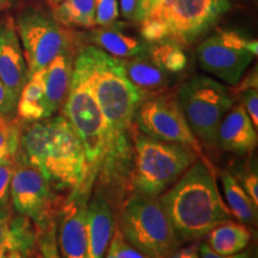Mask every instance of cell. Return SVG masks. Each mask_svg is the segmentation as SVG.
<instances>
[{
    "label": "cell",
    "mask_w": 258,
    "mask_h": 258,
    "mask_svg": "<svg viewBox=\"0 0 258 258\" xmlns=\"http://www.w3.org/2000/svg\"><path fill=\"white\" fill-rule=\"evenodd\" d=\"M78 55L88 70L105 122V157L95 185L96 192L104 195L112 206L118 207L129 195L134 115L147 93L128 79L121 59L95 46L82 48Z\"/></svg>",
    "instance_id": "cell-1"
},
{
    "label": "cell",
    "mask_w": 258,
    "mask_h": 258,
    "mask_svg": "<svg viewBox=\"0 0 258 258\" xmlns=\"http://www.w3.org/2000/svg\"><path fill=\"white\" fill-rule=\"evenodd\" d=\"M16 156L40 171L54 189L77 192L83 184L85 175L83 148L63 115L31 122L21 131Z\"/></svg>",
    "instance_id": "cell-2"
},
{
    "label": "cell",
    "mask_w": 258,
    "mask_h": 258,
    "mask_svg": "<svg viewBox=\"0 0 258 258\" xmlns=\"http://www.w3.org/2000/svg\"><path fill=\"white\" fill-rule=\"evenodd\" d=\"M158 200L182 243L205 238L214 227L232 220L205 158H199Z\"/></svg>",
    "instance_id": "cell-3"
},
{
    "label": "cell",
    "mask_w": 258,
    "mask_h": 258,
    "mask_svg": "<svg viewBox=\"0 0 258 258\" xmlns=\"http://www.w3.org/2000/svg\"><path fill=\"white\" fill-rule=\"evenodd\" d=\"M63 116L70 121L85 159L83 184L72 196L90 200L105 157V122L93 93L85 63L79 55L73 61V73L69 95L63 105Z\"/></svg>",
    "instance_id": "cell-4"
},
{
    "label": "cell",
    "mask_w": 258,
    "mask_h": 258,
    "mask_svg": "<svg viewBox=\"0 0 258 258\" xmlns=\"http://www.w3.org/2000/svg\"><path fill=\"white\" fill-rule=\"evenodd\" d=\"M133 163L129 192L157 199L170 189L199 158L185 145L157 140L133 127Z\"/></svg>",
    "instance_id": "cell-5"
},
{
    "label": "cell",
    "mask_w": 258,
    "mask_h": 258,
    "mask_svg": "<svg viewBox=\"0 0 258 258\" xmlns=\"http://www.w3.org/2000/svg\"><path fill=\"white\" fill-rule=\"evenodd\" d=\"M231 9L228 0H170L157 14L139 23L145 41L192 44Z\"/></svg>",
    "instance_id": "cell-6"
},
{
    "label": "cell",
    "mask_w": 258,
    "mask_h": 258,
    "mask_svg": "<svg viewBox=\"0 0 258 258\" xmlns=\"http://www.w3.org/2000/svg\"><path fill=\"white\" fill-rule=\"evenodd\" d=\"M123 239L150 258H170L182 240L159 200L131 192L118 206Z\"/></svg>",
    "instance_id": "cell-7"
},
{
    "label": "cell",
    "mask_w": 258,
    "mask_h": 258,
    "mask_svg": "<svg viewBox=\"0 0 258 258\" xmlns=\"http://www.w3.org/2000/svg\"><path fill=\"white\" fill-rule=\"evenodd\" d=\"M176 97L200 144L215 146L219 124L234 104L227 86L211 77L196 74L180 85Z\"/></svg>",
    "instance_id": "cell-8"
},
{
    "label": "cell",
    "mask_w": 258,
    "mask_h": 258,
    "mask_svg": "<svg viewBox=\"0 0 258 258\" xmlns=\"http://www.w3.org/2000/svg\"><path fill=\"white\" fill-rule=\"evenodd\" d=\"M16 30L28 64L29 76L41 71L70 49L71 37L53 15L37 8L22 11L15 19Z\"/></svg>",
    "instance_id": "cell-9"
},
{
    "label": "cell",
    "mask_w": 258,
    "mask_h": 258,
    "mask_svg": "<svg viewBox=\"0 0 258 258\" xmlns=\"http://www.w3.org/2000/svg\"><path fill=\"white\" fill-rule=\"evenodd\" d=\"M258 43L234 30H220L206 38L196 50L201 70L235 86L257 56Z\"/></svg>",
    "instance_id": "cell-10"
},
{
    "label": "cell",
    "mask_w": 258,
    "mask_h": 258,
    "mask_svg": "<svg viewBox=\"0 0 258 258\" xmlns=\"http://www.w3.org/2000/svg\"><path fill=\"white\" fill-rule=\"evenodd\" d=\"M53 189L40 171L17 156L15 157L10 199L16 212L28 218L37 233L55 221L62 205Z\"/></svg>",
    "instance_id": "cell-11"
},
{
    "label": "cell",
    "mask_w": 258,
    "mask_h": 258,
    "mask_svg": "<svg viewBox=\"0 0 258 258\" xmlns=\"http://www.w3.org/2000/svg\"><path fill=\"white\" fill-rule=\"evenodd\" d=\"M133 124L135 129L147 137L185 145L202 156L201 144L190 129L176 96L145 97L135 111Z\"/></svg>",
    "instance_id": "cell-12"
},
{
    "label": "cell",
    "mask_w": 258,
    "mask_h": 258,
    "mask_svg": "<svg viewBox=\"0 0 258 258\" xmlns=\"http://www.w3.org/2000/svg\"><path fill=\"white\" fill-rule=\"evenodd\" d=\"M89 200L69 195L55 218L56 245L61 258H88Z\"/></svg>",
    "instance_id": "cell-13"
},
{
    "label": "cell",
    "mask_w": 258,
    "mask_h": 258,
    "mask_svg": "<svg viewBox=\"0 0 258 258\" xmlns=\"http://www.w3.org/2000/svg\"><path fill=\"white\" fill-rule=\"evenodd\" d=\"M28 78V64L15 19L8 17L0 23V80L16 103Z\"/></svg>",
    "instance_id": "cell-14"
},
{
    "label": "cell",
    "mask_w": 258,
    "mask_h": 258,
    "mask_svg": "<svg viewBox=\"0 0 258 258\" xmlns=\"http://www.w3.org/2000/svg\"><path fill=\"white\" fill-rule=\"evenodd\" d=\"M257 128L240 104L232 105L219 124L215 146L233 154L251 153L257 146Z\"/></svg>",
    "instance_id": "cell-15"
},
{
    "label": "cell",
    "mask_w": 258,
    "mask_h": 258,
    "mask_svg": "<svg viewBox=\"0 0 258 258\" xmlns=\"http://www.w3.org/2000/svg\"><path fill=\"white\" fill-rule=\"evenodd\" d=\"M88 258H104L115 232L114 206L102 194L89 200Z\"/></svg>",
    "instance_id": "cell-16"
},
{
    "label": "cell",
    "mask_w": 258,
    "mask_h": 258,
    "mask_svg": "<svg viewBox=\"0 0 258 258\" xmlns=\"http://www.w3.org/2000/svg\"><path fill=\"white\" fill-rule=\"evenodd\" d=\"M89 40L92 46L121 60L146 55L150 48V42L145 41L141 35L129 34L117 21L106 27L93 29L90 31Z\"/></svg>",
    "instance_id": "cell-17"
},
{
    "label": "cell",
    "mask_w": 258,
    "mask_h": 258,
    "mask_svg": "<svg viewBox=\"0 0 258 258\" xmlns=\"http://www.w3.org/2000/svg\"><path fill=\"white\" fill-rule=\"evenodd\" d=\"M73 73V60L70 50L57 55L44 69V99L46 118L51 117L62 108L69 95Z\"/></svg>",
    "instance_id": "cell-18"
},
{
    "label": "cell",
    "mask_w": 258,
    "mask_h": 258,
    "mask_svg": "<svg viewBox=\"0 0 258 258\" xmlns=\"http://www.w3.org/2000/svg\"><path fill=\"white\" fill-rule=\"evenodd\" d=\"M37 246V232L23 215L12 218L5 239L0 243V258H30Z\"/></svg>",
    "instance_id": "cell-19"
},
{
    "label": "cell",
    "mask_w": 258,
    "mask_h": 258,
    "mask_svg": "<svg viewBox=\"0 0 258 258\" xmlns=\"http://www.w3.org/2000/svg\"><path fill=\"white\" fill-rule=\"evenodd\" d=\"M122 63L128 79L144 92L158 91L170 83L171 74L153 62L147 54L122 60Z\"/></svg>",
    "instance_id": "cell-20"
},
{
    "label": "cell",
    "mask_w": 258,
    "mask_h": 258,
    "mask_svg": "<svg viewBox=\"0 0 258 258\" xmlns=\"http://www.w3.org/2000/svg\"><path fill=\"white\" fill-rule=\"evenodd\" d=\"M207 237V245L221 256H231L244 251L251 240V230L240 222L227 221L217 226Z\"/></svg>",
    "instance_id": "cell-21"
},
{
    "label": "cell",
    "mask_w": 258,
    "mask_h": 258,
    "mask_svg": "<svg viewBox=\"0 0 258 258\" xmlns=\"http://www.w3.org/2000/svg\"><path fill=\"white\" fill-rule=\"evenodd\" d=\"M16 110L21 120L36 122L46 118L44 99V69L32 73L18 97Z\"/></svg>",
    "instance_id": "cell-22"
},
{
    "label": "cell",
    "mask_w": 258,
    "mask_h": 258,
    "mask_svg": "<svg viewBox=\"0 0 258 258\" xmlns=\"http://www.w3.org/2000/svg\"><path fill=\"white\" fill-rule=\"evenodd\" d=\"M219 176H220L226 202H227L226 206L232 217L237 219L240 224L256 225L258 206L254 205L247 192L231 172L222 170Z\"/></svg>",
    "instance_id": "cell-23"
},
{
    "label": "cell",
    "mask_w": 258,
    "mask_h": 258,
    "mask_svg": "<svg viewBox=\"0 0 258 258\" xmlns=\"http://www.w3.org/2000/svg\"><path fill=\"white\" fill-rule=\"evenodd\" d=\"M54 17L64 27H96L95 0H62L57 4Z\"/></svg>",
    "instance_id": "cell-24"
},
{
    "label": "cell",
    "mask_w": 258,
    "mask_h": 258,
    "mask_svg": "<svg viewBox=\"0 0 258 258\" xmlns=\"http://www.w3.org/2000/svg\"><path fill=\"white\" fill-rule=\"evenodd\" d=\"M147 56L170 74L182 72L188 63V57L183 47L172 41L150 43Z\"/></svg>",
    "instance_id": "cell-25"
},
{
    "label": "cell",
    "mask_w": 258,
    "mask_h": 258,
    "mask_svg": "<svg viewBox=\"0 0 258 258\" xmlns=\"http://www.w3.org/2000/svg\"><path fill=\"white\" fill-rule=\"evenodd\" d=\"M21 131V127L9 118L0 124V161L16 157Z\"/></svg>",
    "instance_id": "cell-26"
},
{
    "label": "cell",
    "mask_w": 258,
    "mask_h": 258,
    "mask_svg": "<svg viewBox=\"0 0 258 258\" xmlns=\"http://www.w3.org/2000/svg\"><path fill=\"white\" fill-rule=\"evenodd\" d=\"M96 27H106L120 17L118 0H95Z\"/></svg>",
    "instance_id": "cell-27"
},
{
    "label": "cell",
    "mask_w": 258,
    "mask_h": 258,
    "mask_svg": "<svg viewBox=\"0 0 258 258\" xmlns=\"http://www.w3.org/2000/svg\"><path fill=\"white\" fill-rule=\"evenodd\" d=\"M37 246L41 258H61L56 245L55 221L41 233H37Z\"/></svg>",
    "instance_id": "cell-28"
},
{
    "label": "cell",
    "mask_w": 258,
    "mask_h": 258,
    "mask_svg": "<svg viewBox=\"0 0 258 258\" xmlns=\"http://www.w3.org/2000/svg\"><path fill=\"white\" fill-rule=\"evenodd\" d=\"M15 170V158L0 161V207H8L11 179Z\"/></svg>",
    "instance_id": "cell-29"
},
{
    "label": "cell",
    "mask_w": 258,
    "mask_h": 258,
    "mask_svg": "<svg viewBox=\"0 0 258 258\" xmlns=\"http://www.w3.org/2000/svg\"><path fill=\"white\" fill-rule=\"evenodd\" d=\"M239 184L243 186L247 195L250 196L254 205L258 206V173H257V166H250L249 169H245L240 171L237 176Z\"/></svg>",
    "instance_id": "cell-30"
},
{
    "label": "cell",
    "mask_w": 258,
    "mask_h": 258,
    "mask_svg": "<svg viewBox=\"0 0 258 258\" xmlns=\"http://www.w3.org/2000/svg\"><path fill=\"white\" fill-rule=\"evenodd\" d=\"M241 106L246 111L254 128L258 127V90L257 88H249L240 91Z\"/></svg>",
    "instance_id": "cell-31"
},
{
    "label": "cell",
    "mask_w": 258,
    "mask_h": 258,
    "mask_svg": "<svg viewBox=\"0 0 258 258\" xmlns=\"http://www.w3.org/2000/svg\"><path fill=\"white\" fill-rule=\"evenodd\" d=\"M111 243L114 244L117 258H150L145 253L141 252V251L135 249L134 246H132L131 244H128L127 241L123 239V237H122V234L120 233L117 227H115Z\"/></svg>",
    "instance_id": "cell-32"
},
{
    "label": "cell",
    "mask_w": 258,
    "mask_h": 258,
    "mask_svg": "<svg viewBox=\"0 0 258 258\" xmlns=\"http://www.w3.org/2000/svg\"><path fill=\"white\" fill-rule=\"evenodd\" d=\"M169 2L170 0H139V8L135 23H141L145 19L157 14Z\"/></svg>",
    "instance_id": "cell-33"
},
{
    "label": "cell",
    "mask_w": 258,
    "mask_h": 258,
    "mask_svg": "<svg viewBox=\"0 0 258 258\" xmlns=\"http://www.w3.org/2000/svg\"><path fill=\"white\" fill-rule=\"evenodd\" d=\"M139 8V0H118L120 15L125 21L135 22Z\"/></svg>",
    "instance_id": "cell-34"
},
{
    "label": "cell",
    "mask_w": 258,
    "mask_h": 258,
    "mask_svg": "<svg viewBox=\"0 0 258 258\" xmlns=\"http://www.w3.org/2000/svg\"><path fill=\"white\" fill-rule=\"evenodd\" d=\"M199 252L201 258H252V254H251L250 251L245 250L241 251L239 253L231 254V256H221V254L214 252V251L208 246L207 243H200Z\"/></svg>",
    "instance_id": "cell-35"
},
{
    "label": "cell",
    "mask_w": 258,
    "mask_h": 258,
    "mask_svg": "<svg viewBox=\"0 0 258 258\" xmlns=\"http://www.w3.org/2000/svg\"><path fill=\"white\" fill-rule=\"evenodd\" d=\"M16 105H17V103L10 97L4 85H3L2 80H0V112H3L6 116L11 115L16 110Z\"/></svg>",
    "instance_id": "cell-36"
},
{
    "label": "cell",
    "mask_w": 258,
    "mask_h": 258,
    "mask_svg": "<svg viewBox=\"0 0 258 258\" xmlns=\"http://www.w3.org/2000/svg\"><path fill=\"white\" fill-rule=\"evenodd\" d=\"M200 243L195 240L194 243L186 246L182 247V249H177L175 252L171 254L170 258H201L199 252Z\"/></svg>",
    "instance_id": "cell-37"
},
{
    "label": "cell",
    "mask_w": 258,
    "mask_h": 258,
    "mask_svg": "<svg viewBox=\"0 0 258 258\" xmlns=\"http://www.w3.org/2000/svg\"><path fill=\"white\" fill-rule=\"evenodd\" d=\"M12 215L8 207H0V243L5 239L10 230V225H11Z\"/></svg>",
    "instance_id": "cell-38"
},
{
    "label": "cell",
    "mask_w": 258,
    "mask_h": 258,
    "mask_svg": "<svg viewBox=\"0 0 258 258\" xmlns=\"http://www.w3.org/2000/svg\"><path fill=\"white\" fill-rule=\"evenodd\" d=\"M104 258H117V254H116V251H115V246L111 241H110V245H109L108 250H106Z\"/></svg>",
    "instance_id": "cell-39"
},
{
    "label": "cell",
    "mask_w": 258,
    "mask_h": 258,
    "mask_svg": "<svg viewBox=\"0 0 258 258\" xmlns=\"http://www.w3.org/2000/svg\"><path fill=\"white\" fill-rule=\"evenodd\" d=\"M15 2H17V0H0V6L12 4V3H15Z\"/></svg>",
    "instance_id": "cell-40"
},
{
    "label": "cell",
    "mask_w": 258,
    "mask_h": 258,
    "mask_svg": "<svg viewBox=\"0 0 258 258\" xmlns=\"http://www.w3.org/2000/svg\"><path fill=\"white\" fill-rule=\"evenodd\" d=\"M6 120H8V116L3 114V112H0V124H2L3 122H5Z\"/></svg>",
    "instance_id": "cell-41"
},
{
    "label": "cell",
    "mask_w": 258,
    "mask_h": 258,
    "mask_svg": "<svg viewBox=\"0 0 258 258\" xmlns=\"http://www.w3.org/2000/svg\"><path fill=\"white\" fill-rule=\"evenodd\" d=\"M48 2L51 3V4H55V5H57V4H60V3L62 2V0H48Z\"/></svg>",
    "instance_id": "cell-42"
},
{
    "label": "cell",
    "mask_w": 258,
    "mask_h": 258,
    "mask_svg": "<svg viewBox=\"0 0 258 258\" xmlns=\"http://www.w3.org/2000/svg\"><path fill=\"white\" fill-rule=\"evenodd\" d=\"M228 2H230V3H231V2H237V0H228Z\"/></svg>",
    "instance_id": "cell-43"
},
{
    "label": "cell",
    "mask_w": 258,
    "mask_h": 258,
    "mask_svg": "<svg viewBox=\"0 0 258 258\" xmlns=\"http://www.w3.org/2000/svg\"><path fill=\"white\" fill-rule=\"evenodd\" d=\"M37 258H41V256H38V257H37Z\"/></svg>",
    "instance_id": "cell-44"
}]
</instances>
